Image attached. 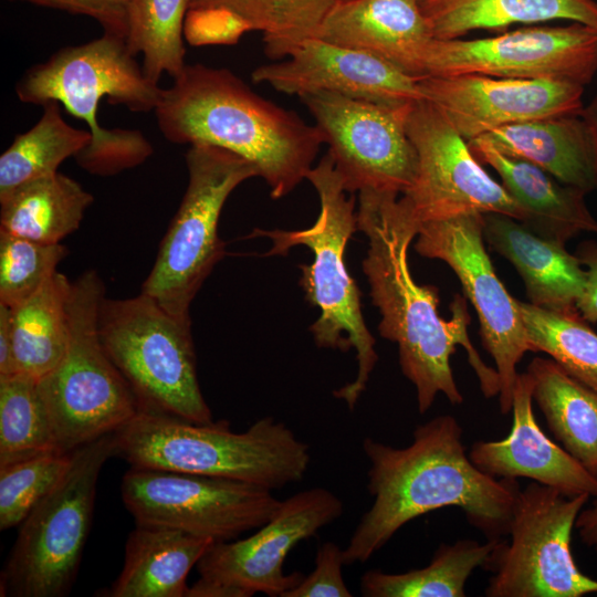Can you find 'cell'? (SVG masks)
Returning a JSON list of instances; mask_svg holds the SVG:
<instances>
[{"mask_svg":"<svg viewBox=\"0 0 597 597\" xmlns=\"http://www.w3.org/2000/svg\"><path fill=\"white\" fill-rule=\"evenodd\" d=\"M431 35L460 39L474 30L568 20L597 30L596 0H422Z\"/></svg>","mask_w":597,"mask_h":597,"instance_id":"27","label":"cell"},{"mask_svg":"<svg viewBox=\"0 0 597 597\" xmlns=\"http://www.w3.org/2000/svg\"><path fill=\"white\" fill-rule=\"evenodd\" d=\"M315 38L358 50L421 76L433 39L420 0H338Z\"/></svg>","mask_w":597,"mask_h":597,"instance_id":"21","label":"cell"},{"mask_svg":"<svg viewBox=\"0 0 597 597\" xmlns=\"http://www.w3.org/2000/svg\"><path fill=\"white\" fill-rule=\"evenodd\" d=\"M251 80L298 97L328 92L389 105L425 100L420 76L371 54L318 38L303 41L281 62L256 67Z\"/></svg>","mask_w":597,"mask_h":597,"instance_id":"19","label":"cell"},{"mask_svg":"<svg viewBox=\"0 0 597 597\" xmlns=\"http://www.w3.org/2000/svg\"><path fill=\"white\" fill-rule=\"evenodd\" d=\"M580 117L587 124L596 150V160H597V94L595 97L587 104L584 105L579 112ZM596 189H597V179H596Z\"/></svg>","mask_w":597,"mask_h":597,"instance_id":"44","label":"cell"},{"mask_svg":"<svg viewBox=\"0 0 597 597\" xmlns=\"http://www.w3.org/2000/svg\"><path fill=\"white\" fill-rule=\"evenodd\" d=\"M186 165L187 189L142 286L143 294L180 318H190L192 300L224 255L218 234L223 205L240 184L259 177L247 159L211 145H191Z\"/></svg>","mask_w":597,"mask_h":597,"instance_id":"10","label":"cell"},{"mask_svg":"<svg viewBox=\"0 0 597 597\" xmlns=\"http://www.w3.org/2000/svg\"><path fill=\"white\" fill-rule=\"evenodd\" d=\"M575 254L585 270V284L576 308L585 321L594 324L597 323V241L580 242Z\"/></svg>","mask_w":597,"mask_h":597,"instance_id":"41","label":"cell"},{"mask_svg":"<svg viewBox=\"0 0 597 597\" xmlns=\"http://www.w3.org/2000/svg\"><path fill=\"white\" fill-rule=\"evenodd\" d=\"M98 334L139 409L212 421L197 377L190 318L171 315L142 292L130 298L104 297Z\"/></svg>","mask_w":597,"mask_h":597,"instance_id":"8","label":"cell"},{"mask_svg":"<svg viewBox=\"0 0 597 597\" xmlns=\"http://www.w3.org/2000/svg\"><path fill=\"white\" fill-rule=\"evenodd\" d=\"M358 193L357 230L368 240L363 270L381 315L378 331L398 345L399 365L416 388L418 411L427 412L438 394L452 405L463 402L450 364L457 345L467 350L483 396H498V371L485 365L469 338L471 317L464 297L454 296L451 320H443L438 313V287L419 285L411 275L408 250L420 222L408 201L388 191Z\"/></svg>","mask_w":597,"mask_h":597,"instance_id":"1","label":"cell"},{"mask_svg":"<svg viewBox=\"0 0 597 597\" xmlns=\"http://www.w3.org/2000/svg\"><path fill=\"white\" fill-rule=\"evenodd\" d=\"M214 543L182 531L136 524L122 572L103 596L187 597L190 569Z\"/></svg>","mask_w":597,"mask_h":597,"instance_id":"25","label":"cell"},{"mask_svg":"<svg viewBox=\"0 0 597 597\" xmlns=\"http://www.w3.org/2000/svg\"><path fill=\"white\" fill-rule=\"evenodd\" d=\"M344 549L333 542L323 543L316 553L315 568L282 597H352L343 578Z\"/></svg>","mask_w":597,"mask_h":597,"instance_id":"38","label":"cell"},{"mask_svg":"<svg viewBox=\"0 0 597 597\" xmlns=\"http://www.w3.org/2000/svg\"><path fill=\"white\" fill-rule=\"evenodd\" d=\"M115 454L114 433L73 451L66 474L20 524L1 573V596L70 593L92 525L98 476Z\"/></svg>","mask_w":597,"mask_h":597,"instance_id":"9","label":"cell"},{"mask_svg":"<svg viewBox=\"0 0 597 597\" xmlns=\"http://www.w3.org/2000/svg\"><path fill=\"white\" fill-rule=\"evenodd\" d=\"M71 283L56 271L38 292L11 307L18 373L40 379L63 358L69 344Z\"/></svg>","mask_w":597,"mask_h":597,"instance_id":"29","label":"cell"},{"mask_svg":"<svg viewBox=\"0 0 597 597\" xmlns=\"http://www.w3.org/2000/svg\"><path fill=\"white\" fill-rule=\"evenodd\" d=\"M533 352H543L597 392V333L579 313H559L517 300Z\"/></svg>","mask_w":597,"mask_h":597,"instance_id":"33","label":"cell"},{"mask_svg":"<svg viewBox=\"0 0 597 597\" xmlns=\"http://www.w3.org/2000/svg\"><path fill=\"white\" fill-rule=\"evenodd\" d=\"M483 136L501 153L541 167L564 185L585 193L596 190L595 145L579 114L511 124Z\"/></svg>","mask_w":597,"mask_h":597,"instance_id":"24","label":"cell"},{"mask_svg":"<svg viewBox=\"0 0 597 597\" xmlns=\"http://www.w3.org/2000/svg\"><path fill=\"white\" fill-rule=\"evenodd\" d=\"M419 83L425 100L468 142L511 124L579 114L584 106V86L566 80L462 74L422 75Z\"/></svg>","mask_w":597,"mask_h":597,"instance_id":"18","label":"cell"},{"mask_svg":"<svg viewBox=\"0 0 597 597\" xmlns=\"http://www.w3.org/2000/svg\"><path fill=\"white\" fill-rule=\"evenodd\" d=\"M498 541L442 543L426 567L401 574L368 570L360 578V593L364 597H464L469 577L482 568Z\"/></svg>","mask_w":597,"mask_h":597,"instance_id":"30","label":"cell"},{"mask_svg":"<svg viewBox=\"0 0 597 597\" xmlns=\"http://www.w3.org/2000/svg\"><path fill=\"white\" fill-rule=\"evenodd\" d=\"M93 201L77 181L57 171L21 186L0 201V231L60 243L78 229Z\"/></svg>","mask_w":597,"mask_h":597,"instance_id":"28","label":"cell"},{"mask_svg":"<svg viewBox=\"0 0 597 597\" xmlns=\"http://www.w3.org/2000/svg\"><path fill=\"white\" fill-rule=\"evenodd\" d=\"M526 373L533 400L561 447L597 480V392L552 358L534 357Z\"/></svg>","mask_w":597,"mask_h":597,"instance_id":"26","label":"cell"},{"mask_svg":"<svg viewBox=\"0 0 597 597\" xmlns=\"http://www.w3.org/2000/svg\"><path fill=\"white\" fill-rule=\"evenodd\" d=\"M34 126L14 137L0 156V201L21 186L57 172L92 140L88 129H78L62 117L57 102L50 101Z\"/></svg>","mask_w":597,"mask_h":597,"instance_id":"31","label":"cell"},{"mask_svg":"<svg viewBox=\"0 0 597 597\" xmlns=\"http://www.w3.org/2000/svg\"><path fill=\"white\" fill-rule=\"evenodd\" d=\"M13 1V0H12ZM85 15L95 20L106 33L126 39L127 13L132 0H14Z\"/></svg>","mask_w":597,"mask_h":597,"instance_id":"39","label":"cell"},{"mask_svg":"<svg viewBox=\"0 0 597 597\" xmlns=\"http://www.w3.org/2000/svg\"><path fill=\"white\" fill-rule=\"evenodd\" d=\"M121 494L136 524L213 542L237 540L259 528L281 504L271 490L256 484L139 467L126 471Z\"/></svg>","mask_w":597,"mask_h":597,"instance_id":"12","label":"cell"},{"mask_svg":"<svg viewBox=\"0 0 597 597\" xmlns=\"http://www.w3.org/2000/svg\"><path fill=\"white\" fill-rule=\"evenodd\" d=\"M566 496L531 482L521 489L509 530L482 568L493 575L486 597H582L597 593V580L582 573L570 552L572 532L589 500Z\"/></svg>","mask_w":597,"mask_h":597,"instance_id":"11","label":"cell"},{"mask_svg":"<svg viewBox=\"0 0 597 597\" xmlns=\"http://www.w3.org/2000/svg\"><path fill=\"white\" fill-rule=\"evenodd\" d=\"M597 72V30L573 22L534 27L473 40L428 44L421 76L480 74L513 78H557L589 84Z\"/></svg>","mask_w":597,"mask_h":597,"instance_id":"17","label":"cell"},{"mask_svg":"<svg viewBox=\"0 0 597 597\" xmlns=\"http://www.w3.org/2000/svg\"><path fill=\"white\" fill-rule=\"evenodd\" d=\"M56 451L38 379L15 373L0 376V465Z\"/></svg>","mask_w":597,"mask_h":597,"instance_id":"34","label":"cell"},{"mask_svg":"<svg viewBox=\"0 0 597 597\" xmlns=\"http://www.w3.org/2000/svg\"><path fill=\"white\" fill-rule=\"evenodd\" d=\"M420 1H422V0H420Z\"/></svg>","mask_w":597,"mask_h":597,"instance_id":"45","label":"cell"},{"mask_svg":"<svg viewBox=\"0 0 597 597\" xmlns=\"http://www.w3.org/2000/svg\"><path fill=\"white\" fill-rule=\"evenodd\" d=\"M73 452L48 451L0 465V530L20 525L63 479Z\"/></svg>","mask_w":597,"mask_h":597,"instance_id":"35","label":"cell"},{"mask_svg":"<svg viewBox=\"0 0 597 597\" xmlns=\"http://www.w3.org/2000/svg\"><path fill=\"white\" fill-rule=\"evenodd\" d=\"M67 255L61 243H43L0 231V303L14 307L56 272Z\"/></svg>","mask_w":597,"mask_h":597,"instance_id":"36","label":"cell"},{"mask_svg":"<svg viewBox=\"0 0 597 597\" xmlns=\"http://www.w3.org/2000/svg\"><path fill=\"white\" fill-rule=\"evenodd\" d=\"M105 287L96 271L71 283L69 344L60 363L38 379L56 451L71 453L115 433L138 411V400L106 354L98 334Z\"/></svg>","mask_w":597,"mask_h":597,"instance_id":"7","label":"cell"},{"mask_svg":"<svg viewBox=\"0 0 597 597\" xmlns=\"http://www.w3.org/2000/svg\"><path fill=\"white\" fill-rule=\"evenodd\" d=\"M272 27L263 34L264 52L286 57L300 43L315 38L338 0H271Z\"/></svg>","mask_w":597,"mask_h":597,"instance_id":"37","label":"cell"},{"mask_svg":"<svg viewBox=\"0 0 597 597\" xmlns=\"http://www.w3.org/2000/svg\"><path fill=\"white\" fill-rule=\"evenodd\" d=\"M18 373L13 335L11 307L0 303V376Z\"/></svg>","mask_w":597,"mask_h":597,"instance_id":"42","label":"cell"},{"mask_svg":"<svg viewBox=\"0 0 597 597\" xmlns=\"http://www.w3.org/2000/svg\"><path fill=\"white\" fill-rule=\"evenodd\" d=\"M417 154V175L402 197L420 223L464 213H524L502 184L481 166L465 140L434 104H411L406 123Z\"/></svg>","mask_w":597,"mask_h":597,"instance_id":"16","label":"cell"},{"mask_svg":"<svg viewBox=\"0 0 597 597\" xmlns=\"http://www.w3.org/2000/svg\"><path fill=\"white\" fill-rule=\"evenodd\" d=\"M344 504L333 492L312 488L281 501L275 514L251 536L212 543L196 567L199 579L187 597H250L263 593L282 597L304 574H285L292 548L343 515Z\"/></svg>","mask_w":597,"mask_h":597,"instance_id":"13","label":"cell"},{"mask_svg":"<svg viewBox=\"0 0 597 597\" xmlns=\"http://www.w3.org/2000/svg\"><path fill=\"white\" fill-rule=\"evenodd\" d=\"M188 11H214L235 15L252 31L266 33L272 27L271 0H189Z\"/></svg>","mask_w":597,"mask_h":597,"instance_id":"40","label":"cell"},{"mask_svg":"<svg viewBox=\"0 0 597 597\" xmlns=\"http://www.w3.org/2000/svg\"><path fill=\"white\" fill-rule=\"evenodd\" d=\"M189 0H132L126 44L143 55L146 76L158 84L165 73L175 78L184 70V23Z\"/></svg>","mask_w":597,"mask_h":597,"instance_id":"32","label":"cell"},{"mask_svg":"<svg viewBox=\"0 0 597 597\" xmlns=\"http://www.w3.org/2000/svg\"><path fill=\"white\" fill-rule=\"evenodd\" d=\"M154 113L175 144L211 145L251 163L273 199L290 193L324 143L316 125L253 92L224 67L186 64Z\"/></svg>","mask_w":597,"mask_h":597,"instance_id":"3","label":"cell"},{"mask_svg":"<svg viewBox=\"0 0 597 597\" xmlns=\"http://www.w3.org/2000/svg\"><path fill=\"white\" fill-rule=\"evenodd\" d=\"M580 541L590 547L597 556V498L591 506L583 509L575 522Z\"/></svg>","mask_w":597,"mask_h":597,"instance_id":"43","label":"cell"},{"mask_svg":"<svg viewBox=\"0 0 597 597\" xmlns=\"http://www.w3.org/2000/svg\"><path fill=\"white\" fill-rule=\"evenodd\" d=\"M483 237L522 277L528 303L553 312L577 313L585 270L564 244L544 239L520 221L500 213L483 214Z\"/></svg>","mask_w":597,"mask_h":597,"instance_id":"23","label":"cell"},{"mask_svg":"<svg viewBox=\"0 0 597 597\" xmlns=\"http://www.w3.org/2000/svg\"><path fill=\"white\" fill-rule=\"evenodd\" d=\"M114 439L116 454L130 467L238 480L271 491L301 481L311 462L308 444L270 416L233 432L227 420L198 423L139 409Z\"/></svg>","mask_w":597,"mask_h":597,"instance_id":"5","label":"cell"},{"mask_svg":"<svg viewBox=\"0 0 597 597\" xmlns=\"http://www.w3.org/2000/svg\"><path fill=\"white\" fill-rule=\"evenodd\" d=\"M475 158L492 167L522 208L521 221L535 234L566 245L582 232L597 233L583 190L558 181L541 167L501 153L484 136L468 142Z\"/></svg>","mask_w":597,"mask_h":597,"instance_id":"22","label":"cell"},{"mask_svg":"<svg viewBox=\"0 0 597 597\" xmlns=\"http://www.w3.org/2000/svg\"><path fill=\"white\" fill-rule=\"evenodd\" d=\"M463 430L451 415L417 426L412 441L394 448L367 437V490L374 501L344 548L345 566L365 563L407 523L438 509H461L486 540L509 535L521 486L478 469L465 452Z\"/></svg>","mask_w":597,"mask_h":597,"instance_id":"2","label":"cell"},{"mask_svg":"<svg viewBox=\"0 0 597 597\" xmlns=\"http://www.w3.org/2000/svg\"><path fill=\"white\" fill-rule=\"evenodd\" d=\"M415 243L425 258L446 262L459 279L480 322L484 349L495 363L502 415L512 410L516 366L533 352L517 300L498 277L484 248L483 214L464 213L420 223Z\"/></svg>","mask_w":597,"mask_h":597,"instance_id":"15","label":"cell"},{"mask_svg":"<svg viewBox=\"0 0 597 597\" xmlns=\"http://www.w3.org/2000/svg\"><path fill=\"white\" fill-rule=\"evenodd\" d=\"M305 179L320 199V213L313 226L294 231L255 229L253 234L272 241L269 255H284L295 245L312 250V264L300 265V285L305 298L321 310L310 329L318 347L356 350V377L333 392L353 410L378 362L375 338L363 317L360 292L345 264L347 242L357 230L355 198L346 196L342 177L328 154L308 170Z\"/></svg>","mask_w":597,"mask_h":597,"instance_id":"6","label":"cell"},{"mask_svg":"<svg viewBox=\"0 0 597 597\" xmlns=\"http://www.w3.org/2000/svg\"><path fill=\"white\" fill-rule=\"evenodd\" d=\"M300 98L328 145L347 192L409 190L418 165L406 129L412 103L389 105L328 92Z\"/></svg>","mask_w":597,"mask_h":597,"instance_id":"14","label":"cell"},{"mask_svg":"<svg viewBox=\"0 0 597 597\" xmlns=\"http://www.w3.org/2000/svg\"><path fill=\"white\" fill-rule=\"evenodd\" d=\"M163 90L146 76L125 39L106 32L84 44L60 49L28 69L15 85L22 103L42 106L54 101L86 123L92 140L74 158L88 174L103 177L144 164L154 148L138 129L102 127L97 123L101 100L147 113L155 111Z\"/></svg>","mask_w":597,"mask_h":597,"instance_id":"4","label":"cell"},{"mask_svg":"<svg viewBox=\"0 0 597 597\" xmlns=\"http://www.w3.org/2000/svg\"><path fill=\"white\" fill-rule=\"evenodd\" d=\"M532 390L531 376L519 373L513 388L511 431L502 440L473 442L470 460L495 479L525 478L569 498L582 494L597 498V480L537 425Z\"/></svg>","mask_w":597,"mask_h":597,"instance_id":"20","label":"cell"}]
</instances>
